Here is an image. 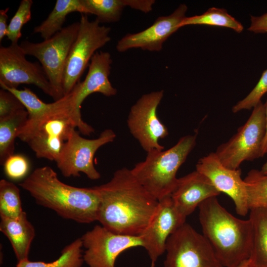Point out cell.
<instances>
[{
	"label": "cell",
	"instance_id": "6da1fadb",
	"mask_svg": "<svg viewBox=\"0 0 267 267\" xmlns=\"http://www.w3.org/2000/svg\"><path fill=\"white\" fill-rule=\"evenodd\" d=\"M93 187L99 198L97 221L101 225L118 234H143L156 213L159 201L131 170L119 169L108 182Z\"/></svg>",
	"mask_w": 267,
	"mask_h": 267
},
{
	"label": "cell",
	"instance_id": "7a4b0ae2",
	"mask_svg": "<svg viewBox=\"0 0 267 267\" xmlns=\"http://www.w3.org/2000/svg\"><path fill=\"white\" fill-rule=\"evenodd\" d=\"M78 82L72 91L53 102L52 107L40 117L28 119L20 129L17 137L26 142L39 158L57 160L65 142L77 128L84 135H90L93 128L85 122L77 97Z\"/></svg>",
	"mask_w": 267,
	"mask_h": 267
},
{
	"label": "cell",
	"instance_id": "3957f363",
	"mask_svg": "<svg viewBox=\"0 0 267 267\" xmlns=\"http://www.w3.org/2000/svg\"><path fill=\"white\" fill-rule=\"evenodd\" d=\"M19 185L29 192L37 204L64 219L80 223L97 221L99 200L94 188L64 183L50 167L36 168Z\"/></svg>",
	"mask_w": 267,
	"mask_h": 267
},
{
	"label": "cell",
	"instance_id": "277c9868",
	"mask_svg": "<svg viewBox=\"0 0 267 267\" xmlns=\"http://www.w3.org/2000/svg\"><path fill=\"white\" fill-rule=\"evenodd\" d=\"M203 235L223 267H234L250 256L252 227L249 219L235 217L219 203L210 198L198 206Z\"/></svg>",
	"mask_w": 267,
	"mask_h": 267
},
{
	"label": "cell",
	"instance_id": "5b68a950",
	"mask_svg": "<svg viewBox=\"0 0 267 267\" xmlns=\"http://www.w3.org/2000/svg\"><path fill=\"white\" fill-rule=\"evenodd\" d=\"M196 138V134L187 135L167 150H152L131 169L138 181L159 201L175 190L177 172L194 148Z\"/></svg>",
	"mask_w": 267,
	"mask_h": 267
},
{
	"label": "cell",
	"instance_id": "8992f818",
	"mask_svg": "<svg viewBox=\"0 0 267 267\" xmlns=\"http://www.w3.org/2000/svg\"><path fill=\"white\" fill-rule=\"evenodd\" d=\"M79 27L80 22H76L42 42L26 40L19 44L26 55L34 56L41 63L53 90L54 101L64 96L62 80L65 65Z\"/></svg>",
	"mask_w": 267,
	"mask_h": 267
},
{
	"label": "cell",
	"instance_id": "52a82bcc",
	"mask_svg": "<svg viewBox=\"0 0 267 267\" xmlns=\"http://www.w3.org/2000/svg\"><path fill=\"white\" fill-rule=\"evenodd\" d=\"M265 105L261 101L254 108L251 115L237 132L215 152L226 167L235 170L245 161H253L262 156L266 134Z\"/></svg>",
	"mask_w": 267,
	"mask_h": 267
},
{
	"label": "cell",
	"instance_id": "ba28073f",
	"mask_svg": "<svg viewBox=\"0 0 267 267\" xmlns=\"http://www.w3.org/2000/svg\"><path fill=\"white\" fill-rule=\"evenodd\" d=\"M77 38L69 52L62 80L64 95L70 93L96 52L111 40L110 27L100 26L95 19L89 21L87 14H82Z\"/></svg>",
	"mask_w": 267,
	"mask_h": 267
},
{
	"label": "cell",
	"instance_id": "9c48e42d",
	"mask_svg": "<svg viewBox=\"0 0 267 267\" xmlns=\"http://www.w3.org/2000/svg\"><path fill=\"white\" fill-rule=\"evenodd\" d=\"M164 267H223L203 234L185 223L168 238Z\"/></svg>",
	"mask_w": 267,
	"mask_h": 267
},
{
	"label": "cell",
	"instance_id": "30bf717a",
	"mask_svg": "<svg viewBox=\"0 0 267 267\" xmlns=\"http://www.w3.org/2000/svg\"><path fill=\"white\" fill-rule=\"evenodd\" d=\"M116 135L111 129L104 130L98 138L87 139L74 130L62 148L56 165L65 177H80V173L92 180L100 178L93 164L96 151L101 146L113 142Z\"/></svg>",
	"mask_w": 267,
	"mask_h": 267
},
{
	"label": "cell",
	"instance_id": "8fae6325",
	"mask_svg": "<svg viewBox=\"0 0 267 267\" xmlns=\"http://www.w3.org/2000/svg\"><path fill=\"white\" fill-rule=\"evenodd\" d=\"M163 95V90L142 95L132 106L128 117L130 133L147 153L154 149L163 150L164 147L158 141L169 134L157 113Z\"/></svg>",
	"mask_w": 267,
	"mask_h": 267
},
{
	"label": "cell",
	"instance_id": "7c38bea8",
	"mask_svg": "<svg viewBox=\"0 0 267 267\" xmlns=\"http://www.w3.org/2000/svg\"><path fill=\"white\" fill-rule=\"evenodd\" d=\"M18 44L0 47V86L17 89L21 84L33 85L54 99V94L42 66L27 60Z\"/></svg>",
	"mask_w": 267,
	"mask_h": 267
},
{
	"label": "cell",
	"instance_id": "4fadbf2b",
	"mask_svg": "<svg viewBox=\"0 0 267 267\" xmlns=\"http://www.w3.org/2000/svg\"><path fill=\"white\" fill-rule=\"evenodd\" d=\"M84 262L89 267H115L118 256L132 247H143L141 236L113 232L102 225H96L80 237Z\"/></svg>",
	"mask_w": 267,
	"mask_h": 267
},
{
	"label": "cell",
	"instance_id": "5bb4252c",
	"mask_svg": "<svg viewBox=\"0 0 267 267\" xmlns=\"http://www.w3.org/2000/svg\"><path fill=\"white\" fill-rule=\"evenodd\" d=\"M196 170L206 176L220 193L231 198L237 214H247L249 209L246 185L239 168L233 170L225 167L215 152H212L198 160Z\"/></svg>",
	"mask_w": 267,
	"mask_h": 267
},
{
	"label": "cell",
	"instance_id": "9a60e30c",
	"mask_svg": "<svg viewBox=\"0 0 267 267\" xmlns=\"http://www.w3.org/2000/svg\"><path fill=\"white\" fill-rule=\"evenodd\" d=\"M183 217L175 208L171 195L159 201V206L151 223L141 235L143 247L154 267L160 256L166 251L169 237L185 223Z\"/></svg>",
	"mask_w": 267,
	"mask_h": 267
},
{
	"label": "cell",
	"instance_id": "2e32d148",
	"mask_svg": "<svg viewBox=\"0 0 267 267\" xmlns=\"http://www.w3.org/2000/svg\"><path fill=\"white\" fill-rule=\"evenodd\" d=\"M187 9L185 4H180L170 15L159 17L147 29L127 34L118 42L117 50L122 52L134 48L151 51L161 50L163 44L180 28V23L186 17Z\"/></svg>",
	"mask_w": 267,
	"mask_h": 267
},
{
	"label": "cell",
	"instance_id": "e0dca14e",
	"mask_svg": "<svg viewBox=\"0 0 267 267\" xmlns=\"http://www.w3.org/2000/svg\"><path fill=\"white\" fill-rule=\"evenodd\" d=\"M220 193L206 176L195 170L178 179L171 197L176 209L186 218L203 202Z\"/></svg>",
	"mask_w": 267,
	"mask_h": 267
},
{
	"label": "cell",
	"instance_id": "ac0fdd59",
	"mask_svg": "<svg viewBox=\"0 0 267 267\" xmlns=\"http://www.w3.org/2000/svg\"><path fill=\"white\" fill-rule=\"evenodd\" d=\"M112 60L110 53L100 51L96 52L90 60L88 74L80 88L77 97L78 106L81 108L84 100L90 94L99 92L106 96L117 93L109 80Z\"/></svg>",
	"mask_w": 267,
	"mask_h": 267
},
{
	"label": "cell",
	"instance_id": "d6986e66",
	"mask_svg": "<svg viewBox=\"0 0 267 267\" xmlns=\"http://www.w3.org/2000/svg\"><path fill=\"white\" fill-rule=\"evenodd\" d=\"M0 230L9 240L18 262L28 259L35 230L23 212L16 219L1 218Z\"/></svg>",
	"mask_w": 267,
	"mask_h": 267
},
{
	"label": "cell",
	"instance_id": "ffe728a7",
	"mask_svg": "<svg viewBox=\"0 0 267 267\" xmlns=\"http://www.w3.org/2000/svg\"><path fill=\"white\" fill-rule=\"evenodd\" d=\"M252 227L250 256V267H267V209L249 210Z\"/></svg>",
	"mask_w": 267,
	"mask_h": 267
},
{
	"label": "cell",
	"instance_id": "44dd1931",
	"mask_svg": "<svg viewBox=\"0 0 267 267\" xmlns=\"http://www.w3.org/2000/svg\"><path fill=\"white\" fill-rule=\"evenodd\" d=\"M74 12L88 14L82 0H57L55 6L46 19L34 29L44 40H47L63 28L67 16Z\"/></svg>",
	"mask_w": 267,
	"mask_h": 267
},
{
	"label": "cell",
	"instance_id": "7402d4cb",
	"mask_svg": "<svg viewBox=\"0 0 267 267\" xmlns=\"http://www.w3.org/2000/svg\"><path fill=\"white\" fill-rule=\"evenodd\" d=\"M28 118L26 109H21L15 113L0 119V163L14 154L15 139L20 129Z\"/></svg>",
	"mask_w": 267,
	"mask_h": 267
},
{
	"label": "cell",
	"instance_id": "603a6c76",
	"mask_svg": "<svg viewBox=\"0 0 267 267\" xmlns=\"http://www.w3.org/2000/svg\"><path fill=\"white\" fill-rule=\"evenodd\" d=\"M83 248L79 238L66 246L59 257L53 262H32L27 259L18 262L16 267H81L84 262Z\"/></svg>",
	"mask_w": 267,
	"mask_h": 267
},
{
	"label": "cell",
	"instance_id": "cb8c5ba5",
	"mask_svg": "<svg viewBox=\"0 0 267 267\" xmlns=\"http://www.w3.org/2000/svg\"><path fill=\"white\" fill-rule=\"evenodd\" d=\"M191 25H206L230 28L237 33L243 30V25L222 8L212 7L201 15L186 17L179 28Z\"/></svg>",
	"mask_w": 267,
	"mask_h": 267
},
{
	"label": "cell",
	"instance_id": "d4e9b609",
	"mask_svg": "<svg viewBox=\"0 0 267 267\" xmlns=\"http://www.w3.org/2000/svg\"><path fill=\"white\" fill-rule=\"evenodd\" d=\"M249 210L254 208L267 209V174L261 170L252 169L244 179Z\"/></svg>",
	"mask_w": 267,
	"mask_h": 267
},
{
	"label": "cell",
	"instance_id": "484cf974",
	"mask_svg": "<svg viewBox=\"0 0 267 267\" xmlns=\"http://www.w3.org/2000/svg\"><path fill=\"white\" fill-rule=\"evenodd\" d=\"M89 14L96 15L99 23H111L118 21L126 0H82Z\"/></svg>",
	"mask_w": 267,
	"mask_h": 267
},
{
	"label": "cell",
	"instance_id": "4316f807",
	"mask_svg": "<svg viewBox=\"0 0 267 267\" xmlns=\"http://www.w3.org/2000/svg\"><path fill=\"white\" fill-rule=\"evenodd\" d=\"M22 210L18 187L4 179L0 180V216L16 219L21 215Z\"/></svg>",
	"mask_w": 267,
	"mask_h": 267
},
{
	"label": "cell",
	"instance_id": "83f0119b",
	"mask_svg": "<svg viewBox=\"0 0 267 267\" xmlns=\"http://www.w3.org/2000/svg\"><path fill=\"white\" fill-rule=\"evenodd\" d=\"M14 94L21 102L28 113V119L33 120L40 117L49 111L53 102L46 103L41 100L30 89L24 87L23 89L2 87Z\"/></svg>",
	"mask_w": 267,
	"mask_h": 267
},
{
	"label": "cell",
	"instance_id": "f1b7e54d",
	"mask_svg": "<svg viewBox=\"0 0 267 267\" xmlns=\"http://www.w3.org/2000/svg\"><path fill=\"white\" fill-rule=\"evenodd\" d=\"M32 0H22L8 25L6 36L11 44H18L23 25L31 19Z\"/></svg>",
	"mask_w": 267,
	"mask_h": 267
},
{
	"label": "cell",
	"instance_id": "f546056e",
	"mask_svg": "<svg viewBox=\"0 0 267 267\" xmlns=\"http://www.w3.org/2000/svg\"><path fill=\"white\" fill-rule=\"evenodd\" d=\"M267 92V69L262 74L259 82L251 91L242 100L238 102L232 108L233 113L244 109L253 108Z\"/></svg>",
	"mask_w": 267,
	"mask_h": 267
},
{
	"label": "cell",
	"instance_id": "4dcf8cb0",
	"mask_svg": "<svg viewBox=\"0 0 267 267\" xmlns=\"http://www.w3.org/2000/svg\"><path fill=\"white\" fill-rule=\"evenodd\" d=\"M5 175L9 178L18 180L24 178L29 170L27 159L20 154L9 156L3 164Z\"/></svg>",
	"mask_w": 267,
	"mask_h": 267
},
{
	"label": "cell",
	"instance_id": "1f68e13d",
	"mask_svg": "<svg viewBox=\"0 0 267 267\" xmlns=\"http://www.w3.org/2000/svg\"><path fill=\"white\" fill-rule=\"evenodd\" d=\"M25 108L23 104L14 94L7 90L0 89V119Z\"/></svg>",
	"mask_w": 267,
	"mask_h": 267
},
{
	"label": "cell",
	"instance_id": "d6a6232c",
	"mask_svg": "<svg viewBox=\"0 0 267 267\" xmlns=\"http://www.w3.org/2000/svg\"><path fill=\"white\" fill-rule=\"evenodd\" d=\"M248 30L255 33L267 32V13L260 16L251 17V24Z\"/></svg>",
	"mask_w": 267,
	"mask_h": 267
},
{
	"label": "cell",
	"instance_id": "836d02e7",
	"mask_svg": "<svg viewBox=\"0 0 267 267\" xmlns=\"http://www.w3.org/2000/svg\"><path fill=\"white\" fill-rule=\"evenodd\" d=\"M154 0H126V6L148 13L152 10Z\"/></svg>",
	"mask_w": 267,
	"mask_h": 267
},
{
	"label": "cell",
	"instance_id": "e575fe53",
	"mask_svg": "<svg viewBox=\"0 0 267 267\" xmlns=\"http://www.w3.org/2000/svg\"><path fill=\"white\" fill-rule=\"evenodd\" d=\"M9 10V7L0 10V42L1 43L3 39L6 36L8 25L7 21L8 16L7 13Z\"/></svg>",
	"mask_w": 267,
	"mask_h": 267
},
{
	"label": "cell",
	"instance_id": "d590c367",
	"mask_svg": "<svg viewBox=\"0 0 267 267\" xmlns=\"http://www.w3.org/2000/svg\"><path fill=\"white\" fill-rule=\"evenodd\" d=\"M266 110V134L263 142L262 151V156L263 157L265 154H267V100L265 104Z\"/></svg>",
	"mask_w": 267,
	"mask_h": 267
},
{
	"label": "cell",
	"instance_id": "8d00e7d4",
	"mask_svg": "<svg viewBox=\"0 0 267 267\" xmlns=\"http://www.w3.org/2000/svg\"><path fill=\"white\" fill-rule=\"evenodd\" d=\"M234 267H250L249 260H246Z\"/></svg>",
	"mask_w": 267,
	"mask_h": 267
},
{
	"label": "cell",
	"instance_id": "74e56055",
	"mask_svg": "<svg viewBox=\"0 0 267 267\" xmlns=\"http://www.w3.org/2000/svg\"><path fill=\"white\" fill-rule=\"evenodd\" d=\"M261 170L263 173L265 174H267V161L263 165V166H262V169Z\"/></svg>",
	"mask_w": 267,
	"mask_h": 267
}]
</instances>
